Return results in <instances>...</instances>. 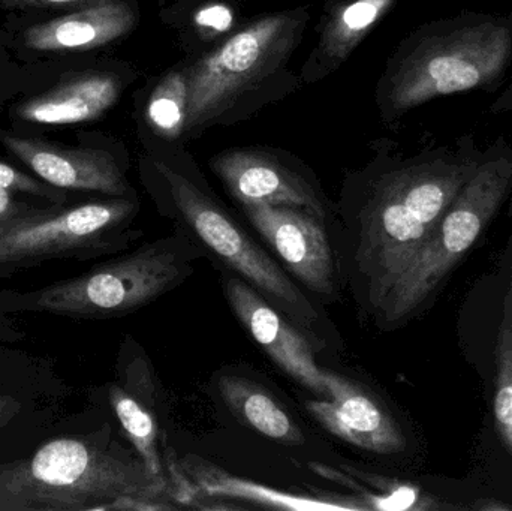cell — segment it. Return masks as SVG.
I'll list each match as a JSON object with an SVG mask.
<instances>
[{"label":"cell","instance_id":"cell-1","mask_svg":"<svg viewBox=\"0 0 512 511\" xmlns=\"http://www.w3.org/2000/svg\"><path fill=\"white\" fill-rule=\"evenodd\" d=\"M483 155L472 144L376 177L342 212L337 261L361 309L424 242Z\"/></svg>","mask_w":512,"mask_h":511},{"label":"cell","instance_id":"cell-2","mask_svg":"<svg viewBox=\"0 0 512 511\" xmlns=\"http://www.w3.org/2000/svg\"><path fill=\"white\" fill-rule=\"evenodd\" d=\"M138 453L101 434L59 437L0 467L3 511L171 510Z\"/></svg>","mask_w":512,"mask_h":511},{"label":"cell","instance_id":"cell-3","mask_svg":"<svg viewBox=\"0 0 512 511\" xmlns=\"http://www.w3.org/2000/svg\"><path fill=\"white\" fill-rule=\"evenodd\" d=\"M512 65L510 15L465 12L421 27L399 51L385 81L394 114L430 99L495 90Z\"/></svg>","mask_w":512,"mask_h":511},{"label":"cell","instance_id":"cell-4","mask_svg":"<svg viewBox=\"0 0 512 511\" xmlns=\"http://www.w3.org/2000/svg\"><path fill=\"white\" fill-rule=\"evenodd\" d=\"M159 213L171 219L176 233L191 240L204 257L245 279L274 308L315 338L328 342L330 323L297 282L273 260L245 227L206 189L165 162L155 161Z\"/></svg>","mask_w":512,"mask_h":511},{"label":"cell","instance_id":"cell-5","mask_svg":"<svg viewBox=\"0 0 512 511\" xmlns=\"http://www.w3.org/2000/svg\"><path fill=\"white\" fill-rule=\"evenodd\" d=\"M512 186V150L496 146L460 189L432 233L381 285L364 312L381 327L400 326L417 314L448 273L477 243Z\"/></svg>","mask_w":512,"mask_h":511},{"label":"cell","instance_id":"cell-6","mask_svg":"<svg viewBox=\"0 0 512 511\" xmlns=\"http://www.w3.org/2000/svg\"><path fill=\"white\" fill-rule=\"evenodd\" d=\"M204 254L182 234L162 237L93 269L26 294H11L12 311L75 320H108L146 308L185 284Z\"/></svg>","mask_w":512,"mask_h":511},{"label":"cell","instance_id":"cell-7","mask_svg":"<svg viewBox=\"0 0 512 511\" xmlns=\"http://www.w3.org/2000/svg\"><path fill=\"white\" fill-rule=\"evenodd\" d=\"M137 197H110L77 206L51 204L0 222V276L53 260L87 261L125 251L143 236L134 227Z\"/></svg>","mask_w":512,"mask_h":511},{"label":"cell","instance_id":"cell-8","mask_svg":"<svg viewBox=\"0 0 512 511\" xmlns=\"http://www.w3.org/2000/svg\"><path fill=\"white\" fill-rule=\"evenodd\" d=\"M300 27L292 15L261 18L194 63L185 72V128H197L221 116L249 87L273 74L294 48Z\"/></svg>","mask_w":512,"mask_h":511},{"label":"cell","instance_id":"cell-9","mask_svg":"<svg viewBox=\"0 0 512 511\" xmlns=\"http://www.w3.org/2000/svg\"><path fill=\"white\" fill-rule=\"evenodd\" d=\"M240 207L298 285L322 303L339 300L343 278L327 221L297 207L265 203Z\"/></svg>","mask_w":512,"mask_h":511},{"label":"cell","instance_id":"cell-10","mask_svg":"<svg viewBox=\"0 0 512 511\" xmlns=\"http://www.w3.org/2000/svg\"><path fill=\"white\" fill-rule=\"evenodd\" d=\"M108 399L126 438L143 459L150 476L174 501L192 507L194 485L168 450L161 393L144 354H138L125 366L120 381L108 389Z\"/></svg>","mask_w":512,"mask_h":511},{"label":"cell","instance_id":"cell-11","mask_svg":"<svg viewBox=\"0 0 512 511\" xmlns=\"http://www.w3.org/2000/svg\"><path fill=\"white\" fill-rule=\"evenodd\" d=\"M221 272L225 299L243 329L288 377L315 398L330 399L322 368L316 362V354L324 351L328 342L301 329L236 273Z\"/></svg>","mask_w":512,"mask_h":511},{"label":"cell","instance_id":"cell-12","mask_svg":"<svg viewBox=\"0 0 512 511\" xmlns=\"http://www.w3.org/2000/svg\"><path fill=\"white\" fill-rule=\"evenodd\" d=\"M330 399L304 402L313 419L334 437L378 455L406 449V435L387 405L363 384L322 368Z\"/></svg>","mask_w":512,"mask_h":511},{"label":"cell","instance_id":"cell-13","mask_svg":"<svg viewBox=\"0 0 512 511\" xmlns=\"http://www.w3.org/2000/svg\"><path fill=\"white\" fill-rule=\"evenodd\" d=\"M212 168L240 204L297 207L333 224V209L321 189L267 153L228 150L213 159Z\"/></svg>","mask_w":512,"mask_h":511},{"label":"cell","instance_id":"cell-14","mask_svg":"<svg viewBox=\"0 0 512 511\" xmlns=\"http://www.w3.org/2000/svg\"><path fill=\"white\" fill-rule=\"evenodd\" d=\"M3 146L39 179L56 188L132 197L131 186L110 153L96 149H65L41 140L0 132Z\"/></svg>","mask_w":512,"mask_h":511},{"label":"cell","instance_id":"cell-15","mask_svg":"<svg viewBox=\"0 0 512 511\" xmlns=\"http://www.w3.org/2000/svg\"><path fill=\"white\" fill-rule=\"evenodd\" d=\"M134 24V11L126 3L110 0L29 27L24 44L32 50L60 53L92 50L126 35Z\"/></svg>","mask_w":512,"mask_h":511},{"label":"cell","instance_id":"cell-16","mask_svg":"<svg viewBox=\"0 0 512 511\" xmlns=\"http://www.w3.org/2000/svg\"><path fill=\"white\" fill-rule=\"evenodd\" d=\"M120 81L107 72H86L24 102L18 117L38 125H72L101 117L116 104Z\"/></svg>","mask_w":512,"mask_h":511},{"label":"cell","instance_id":"cell-17","mask_svg":"<svg viewBox=\"0 0 512 511\" xmlns=\"http://www.w3.org/2000/svg\"><path fill=\"white\" fill-rule=\"evenodd\" d=\"M182 470L188 474L186 477L194 485L197 500L203 497H210L213 500L225 498V500L248 501L256 506L282 510H364L357 501L342 503V501L283 494L248 480L237 479L200 459H192L191 462H186V465L182 464Z\"/></svg>","mask_w":512,"mask_h":511},{"label":"cell","instance_id":"cell-18","mask_svg":"<svg viewBox=\"0 0 512 511\" xmlns=\"http://www.w3.org/2000/svg\"><path fill=\"white\" fill-rule=\"evenodd\" d=\"M218 390L231 413L252 431L286 446L304 443L300 426L261 384L225 374L218 380Z\"/></svg>","mask_w":512,"mask_h":511},{"label":"cell","instance_id":"cell-19","mask_svg":"<svg viewBox=\"0 0 512 511\" xmlns=\"http://www.w3.org/2000/svg\"><path fill=\"white\" fill-rule=\"evenodd\" d=\"M393 0H354L333 15L321 39V53L328 62H343L363 41L370 27Z\"/></svg>","mask_w":512,"mask_h":511},{"label":"cell","instance_id":"cell-20","mask_svg":"<svg viewBox=\"0 0 512 511\" xmlns=\"http://www.w3.org/2000/svg\"><path fill=\"white\" fill-rule=\"evenodd\" d=\"M188 116V83L185 72H173L159 83L147 105V117L156 132L167 138L182 134Z\"/></svg>","mask_w":512,"mask_h":511},{"label":"cell","instance_id":"cell-21","mask_svg":"<svg viewBox=\"0 0 512 511\" xmlns=\"http://www.w3.org/2000/svg\"><path fill=\"white\" fill-rule=\"evenodd\" d=\"M348 471L355 474V479L363 480L364 485L372 489H360V500L366 510H430L439 507L435 500L426 497L415 486L367 476L351 468Z\"/></svg>","mask_w":512,"mask_h":511},{"label":"cell","instance_id":"cell-22","mask_svg":"<svg viewBox=\"0 0 512 511\" xmlns=\"http://www.w3.org/2000/svg\"><path fill=\"white\" fill-rule=\"evenodd\" d=\"M495 425L502 443L512 456V330L504 326L496 348Z\"/></svg>","mask_w":512,"mask_h":511},{"label":"cell","instance_id":"cell-23","mask_svg":"<svg viewBox=\"0 0 512 511\" xmlns=\"http://www.w3.org/2000/svg\"><path fill=\"white\" fill-rule=\"evenodd\" d=\"M0 189L15 192V194L32 195L41 200L50 201L51 204H63L66 201L65 189L39 182L29 174L18 171L17 168L0 161Z\"/></svg>","mask_w":512,"mask_h":511},{"label":"cell","instance_id":"cell-24","mask_svg":"<svg viewBox=\"0 0 512 511\" xmlns=\"http://www.w3.org/2000/svg\"><path fill=\"white\" fill-rule=\"evenodd\" d=\"M195 23L200 29L209 30V32H227L233 26L234 14L228 6L216 3L200 9L195 15Z\"/></svg>","mask_w":512,"mask_h":511},{"label":"cell","instance_id":"cell-25","mask_svg":"<svg viewBox=\"0 0 512 511\" xmlns=\"http://www.w3.org/2000/svg\"><path fill=\"white\" fill-rule=\"evenodd\" d=\"M35 209H38V207L32 206L27 201H21L15 192L0 189V222L20 218V216L27 215Z\"/></svg>","mask_w":512,"mask_h":511},{"label":"cell","instance_id":"cell-26","mask_svg":"<svg viewBox=\"0 0 512 511\" xmlns=\"http://www.w3.org/2000/svg\"><path fill=\"white\" fill-rule=\"evenodd\" d=\"M5 6L11 8H45V6H90L96 3L110 2V0H0Z\"/></svg>","mask_w":512,"mask_h":511},{"label":"cell","instance_id":"cell-27","mask_svg":"<svg viewBox=\"0 0 512 511\" xmlns=\"http://www.w3.org/2000/svg\"><path fill=\"white\" fill-rule=\"evenodd\" d=\"M21 411V404L12 396H0V429L5 428Z\"/></svg>","mask_w":512,"mask_h":511},{"label":"cell","instance_id":"cell-28","mask_svg":"<svg viewBox=\"0 0 512 511\" xmlns=\"http://www.w3.org/2000/svg\"><path fill=\"white\" fill-rule=\"evenodd\" d=\"M510 18L512 21V9L510 14ZM512 110V83L510 86L505 89V92H502L501 98L495 102V104L490 107V113L492 114H502L507 113V111Z\"/></svg>","mask_w":512,"mask_h":511},{"label":"cell","instance_id":"cell-29","mask_svg":"<svg viewBox=\"0 0 512 511\" xmlns=\"http://www.w3.org/2000/svg\"><path fill=\"white\" fill-rule=\"evenodd\" d=\"M0 511H3V507L2 506H0Z\"/></svg>","mask_w":512,"mask_h":511}]
</instances>
